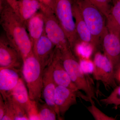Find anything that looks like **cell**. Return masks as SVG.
I'll list each match as a JSON object with an SVG mask.
<instances>
[{
    "label": "cell",
    "mask_w": 120,
    "mask_h": 120,
    "mask_svg": "<svg viewBox=\"0 0 120 120\" xmlns=\"http://www.w3.org/2000/svg\"><path fill=\"white\" fill-rule=\"evenodd\" d=\"M0 23L8 40L23 60L33 53L32 42L26 24L10 5L1 6Z\"/></svg>",
    "instance_id": "6da1fadb"
},
{
    "label": "cell",
    "mask_w": 120,
    "mask_h": 120,
    "mask_svg": "<svg viewBox=\"0 0 120 120\" xmlns=\"http://www.w3.org/2000/svg\"><path fill=\"white\" fill-rule=\"evenodd\" d=\"M90 32L94 51L101 46L102 41L107 30L106 17L89 0H75Z\"/></svg>",
    "instance_id": "7a4b0ae2"
},
{
    "label": "cell",
    "mask_w": 120,
    "mask_h": 120,
    "mask_svg": "<svg viewBox=\"0 0 120 120\" xmlns=\"http://www.w3.org/2000/svg\"><path fill=\"white\" fill-rule=\"evenodd\" d=\"M60 58L71 80L78 90L84 92L89 99L96 100L97 92L89 76L82 69L79 61L71 49L61 51Z\"/></svg>",
    "instance_id": "3957f363"
},
{
    "label": "cell",
    "mask_w": 120,
    "mask_h": 120,
    "mask_svg": "<svg viewBox=\"0 0 120 120\" xmlns=\"http://www.w3.org/2000/svg\"><path fill=\"white\" fill-rule=\"evenodd\" d=\"M43 71L34 53L23 60L22 76L31 101L38 103L43 90Z\"/></svg>",
    "instance_id": "277c9868"
},
{
    "label": "cell",
    "mask_w": 120,
    "mask_h": 120,
    "mask_svg": "<svg viewBox=\"0 0 120 120\" xmlns=\"http://www.w3.org/2000/svg\"><path fill=\"white\" fill-rule=\"evenodd\" d=\"M54 12L64 31L72 50L75 53L76 47L80 43L73 16L71 0H56Z\"/></svg>",
    "instance_id": "5b68a950"
},
{
    "label": "cell",
    "mask_w": 120,
    "mask_h": 120,
    "mask_svg": "<svg viewBox=\"0 0 120 120\" xmlns=\"http://www.w3.org/2000/svg\"><path fill=\"white\" fill-rule=\"evenodd\" d=\"M40 11L45 16L46 34L56 48L61 51L71 49L67 35L53 11L46 9Z\"/></svg>",
    "instance_id": "8992f818"
},
{
    "label": "cell",
    "mask_w": 120,
    "mask_h": 120,
    "mask_svg": "<svg viewBox=\"0 0 120 120\" xmlns=\"http://www.w3.org/2000/svg\"><path fill=\"white\" fill-rule=\"evenodd\" d=\"M93 63V74L95 79L102 83L106 90L116 86L117 77L109 59L104 54L97 52L95 54Z\"/></svg>",
    "instance_id": "52a82bcc"
},
{
    "label": "cell",
    "mask_w": 120,
    "mask_h": 120,
    "mask_svg": "<svg viewBox=\"0 0 120 120\" xmlns=\"http://www.w3.org/2000/svg\"><path fill=\"white\" fill-rule=\"evenodd\" d=\"M77 98H80L90 102L89 98L81 91L63 86H57L54 94V101L59 114L58 120H64L65 114L70 107L77 104Z\"/></svg>",
    "instance_id": "ba28073f"
},
{
    "label": "cell",
    "mask_w": 120,
    "mask_h": 120,
    "mask_svg": "<svg viewBox=\"0 0 120 120\" xmlns=\"http://www.w3.org/2000/svg\"><path fill=\"white\" fill-rule=\"evenodd\" d=\"M8 97L25 111L29 120H39L37 103L30 99L22 76Z\"/></svg>",
    "instance_id": "9c48e42d"
},
{
    "label": "cell",
    "mask_w": 120,
    "mask_h": 120,
    "mask_svg": "<svg viewBox=\"0 0 120 120\" xmlns=\"http://www.w3.org/2000/svg\"><path fill=\"white\" fill-rule=\"evenodd\" d=\"M101 47L105 55L112 64L117 79L120 74V35L108 31L104 35Z\"/></svg>",
    "instance_id": "30bf717a"
},
{
    "label": "cell",
    "mask_w": 120,
    "mask_h": 120,
    "mask_svg": "<svg viewBox=\"0 0 120 120\" xmlns=\"http://www.w3.org/2000/svg\"><path fill=\"white\" fill-rule=\"evenodd\" d=\"M23 60L6 36L0 38V68H13L22 70Z\"/></svg>",
    "instance_id": "8fae6325"
},
{
    "label": "cell",
    "mask_w": 120,
    "mask_h": 120,
    "mask_svg": "<svg viewBox=\"0 0 120 120\" xmlns=\"http://www.w3.org/2000/svg\"><path fill=\"white\" fill-rule=\"evenodd\" d=\"M49 63L52 67L53 77L57 86H63L80 91L71 80L60 58L59 50L56 47Z\"/></svg>",
    "instance_id": "7c38bea8"
},
{
    "label": "cell",
    "mask_w": 120,
    "mask_h": 120,
    "mask_svg": "<svg viewBox=\"0 0 120 120\" xmlns=\"http://www.w3.org/2000/svg\"><path fill=\"white\" fill-rule=\"evenodd\" d=\"M56 46L48 38L45 31L33 46V52L43 71L50 62Z\"/></svg>",
    "instance_id": "4fadbf2b"
},
{
    "label": "cell",
    "mask_w": 120,
    "mask_h": 120,
    "mask_svg": "<svg viewBox=\"0 0 120 120\" xmlns=\"http://www.w3.org/2000/svg\"><path fill=\"white\" fill-rule=\"evenodd\" d=\"M22 70L15 68H0V92L4 100L17 85Z\"/></svg>",
    "instance_id": "5bb4252c"
},
{
    "label": "cell",
    "mask_w": 120,
    "mask_h": 120,
    "mask_svg": "<svg viewBox=\"0 0 120 120\" xmlns=\"http://www.w3.org/2000/svg\"><path fill=\"white\" fill-rule=\"evenodd\" d=\"M43 86L42 95L45 102L56 111L58 120L59 114L54 101L55 90L57 86L53 77L50 63L43 71Z\"/></svg>",
    "instance_id": "9a60e30c"
},
{
    "label": "cell",
    "mask_w": 120,
    "mask_h": 120,
    "mask_svg": "<svg viewBox=\"0 0 120 120\" xmlns=\"http://www.w3.org/2000/svg\"><path fill=\"white\" fill-rule=\"evenodd\" d=\"M26 26L33 46L45 32V16L42 12H38L27 22Z\"/></svg>",
    "instance_id": "2e32d148"
},
{
    "label": "cell",
    "mask_w": 120,
    "mask_h": 120,
    "mask_svg": "<svg viewBox=\"0 0 120 120\" xmlns=\"http://www.w3.org/2000/svg\"><path fill=\"white\" fill-rule=\"evenodd\" d=\"M72 9L76 29L80 41V42L89 43L92 46V37L90 32L83 18L79 9L75 2H73Z\"/></svg>",
    "instance_id": "e0dca14e"
},
{
    "label": "cell",
    "mask_w": 120,
    "mask_h": 120,
    "mask_svg": "<svg viewBox=\"0 0 120 120\" xmlns=\"http://www.w3.org/2000/svg\"><path fill=\"white\" fill-rule=\"evenodd\" d=\"M18 15L26 24L40 11L41 3L38 0H22L18 3Z\"/></svg>",
    "instance_id": "ac0fdd59"
},
{
    "label": "cell",
    "mask_w": 120,
    "mask_h": 120,
    "mask_svg": "<svg viewBox=\"0 0 120 120\" xmlns=\"http://www.w3.org/2000/svg\"><path fill=\"white\" fill-rule=\"evenodd\" d=\"M106 20L108 31L120 34V0L112 7Z\"/></svg>",
    "instance_id": "d6986e66"
},
{
    "label": "cell",
    "mask_w": 120,
    "mask_h": 120,
    "mask_svg": "<svg viewBox=\"0 0 120 120\" xmlns=\"http://www.w3.org/2000/svg\"><path fill=\"white\" fill-rule=\"evenodd\" d=\"M39 120H56L57 119V115L56 111L52 107L45 104L37 103Z\"/></svg>",
    "instance_id": "ffe728a7"
},
{
    "label": "cell",
    "mask_w": 120,
    "mask_h": 120,
    "mask_svg": "<svg viewBox=\"0 0 120 120\" xmlns=\"http://www.w3.org/2000/svg\"><path fill=\"white\" fill-rule=\"evenodd\" d=\"M99 102L105 106L112 105L113 109H117L120 106V86H117L108 97L100 99Z\"/></svg>",
    "instance_id": "44dd1931"
},
{
    "label": "cell",
    "mask_w": 120,
    "mask_h": 120,
    "mask_svg": "<svg viewBox=\"0 0 120 120\" xmlns=\"http://www.w3.org/2000/svg\"><path fill=\"white\" fill-rule=\"evenodd\" d=\"M91 105L86 106L87 109L95 120H115L116 117L110 116L101 111L95 105L94 99L90 101Z\"/></svg>",
    "instance_id": "7402d4cb"
},
{
    "label": "cell",
    "mask_w": 120,
    "mask_h": 120,
    "mask_svg": "<svg viewBox=\"0 0 120 120\" xmlns=\"http://www.w3.org/2000/svg\"><path fill=\"white\" fill-rule=\"evenodd\" d=\"M94 6L97 7L106 18L110 12L112 7V0H89Z\"/></svg>",
    "instance_id": "603a6c76"
},
{
    "label": "cell",
    "mask_w": 120,
    "mask_h": 120,
    "mask_svg": "<svg viewBox=\"0 0 120 120\" xmlns=\"http://www.w3.org/2000/svg\"><path fill=\"white\" fill-rule=\"evenodd\" d=\"M7 109V105L1 94H0V120H2Z\"/></svg>",
    "instance_id": "cb8c5ba5"
},
{
    "label": "cell",
    "mask_w": 120,
    "mask_h": 120,
    "mask_svg": "<svg viewBox=\"0 0 120 120\" xmlns=\"http://www.w3.org/2000/svg\"><path fill=\"white\" fill-rule=\"evenodd\" d=\"M38 0V1L40 2V3H41V4L42 3V1H43V0Z\"/></svg>",
    "instance_id": "d4e9b609"
},
{
    "label": "cell",
    "mask_w": 120,
    "mask_h": 120,
    "mask_svg": "<svg viewBox=\"0 0 120 120\" xmlns=\"http://www.w3.org/2000/svg\"><path fill=\"white\" fill-rule=\"evenodd\" d=\"M119 79H120V77H119Z\"/></svg>",
    "instance_id": "484cf974"
},
{
    "label": "cell",
    "mask_w": 120,
    "mask_h": 120,
    "mask_svg": "<svg viewBox=\"0 0 120 120\" xmlns=\"http://www.w3.org/2000/svg\"></svg>",
    "instance_id": "4316f807"
},
{
    "label": "cell",
    "mask_w": 120,
    "mask_h": 120,
    "mask_svg": "<svg viewBox=\"0 0 120 120\" xmlns=\"http://www.w3.org/2000/svg\"></svg>",
    "instance_id": "83f0119b"
}]
</instances>
